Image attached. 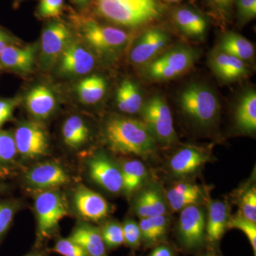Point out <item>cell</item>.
I'll return each mask as SVG.
<instances>
[{
  "mask_svg": "<svg viewBox=\"0 0 256 256\" xmlns=\"http://www.w3.org/2000/svg\"><path fill=\"white\" fill-rule=\"evenodd\" d=\"M72 40V31L64 22L55 18L47 23L42 36L40 64L42 68L53 66Z\"/></svg>",
  "mask_w": 256,
  "mask_h": 256,
  "instance_id": "obj_8",
  "label": "cell"
},
{
  "mask_svg": "<svg viewBox=\"0 0 256 256\" xmlns=\"http://www.w3.org/2000/svg\"><path fill=\"white\" fill-rule=\"evenodd\" d=\"M25 1V0H14V4L16 5V6H18L20 3L22 2Z\"/></svg>",
  "mask_w": 256,
  "mask_h": 256,
  "instance_id": "obj_49",
  "label": "cell"
},
{
  "mask_svg": "<svg viewBox=\"0 0 256 256\" xmlns=\"http://www.w3.org/2000/svg\"><path fill=\"white\" fill-rule=\"evenodd\" d=\"M74 202L77 212L86 220H101L108 214V204L105 198L85 186L77 188L74 193Z\"/></svg>",
  "mask_w": 256,
  "mask_h": 256,
  "instance_id": "obj_17",
  "label": "cell"
},
{
  "mask_svg": "<svg viewBox=\"0 0 256 256\" xmlns=\"http://www.w3.org/2000/svg\"><path fill=\"white\" fill-rule=\"evenodd\" d=\"M228 222V208L224 202H212L208 210L206 236L210 244H214L222 239Z\"/></svg>",
  "mask_w": 256,
  "mask_h": 256,
  "instance_id": "obj_22",
  "label": "cell"
},
{
  "mask_svg": "<svg viewBox=\"0 0 256 256\" xmlns=\"http://www.w3.org/2000/svg\"><path fill=\"white\" fill-rule=\"evenodd\" d=\"M73 20L86 43L104 56L118 54L129 42V34L122 28L99 23L82 15H76Z\"/></svg>",
  "mask_w": 256,
  "mask_h": 256,
  "instance_id": "obj_4",
  "label": "cell"
},
{
  "mask_svg": "<svg viewBox=\"0 0 256 256\" xmlns=\"http://www.w3.org/2000/svg\"><path fill=\"white\" fill-rule=\"evenodd\" d=\"M172 20L182 34L192 40H202L208 31V18L200 10L191 6L175 8L172 13Z\"/></svg>",
  "mask_w": 256,
  "mask_h": 256,
  "instance_id": "obj_14",
  "label": "cell"
},
{
  "mask_svg": "<svg viewBox=\"0 0 256 256\" xmlns=\"http://www.w3.org/2000/svg\"><path fill=\"white\" fill-rule=\"evenodd\" d=\"M124 242L132 248H136L142 240L139 224L132 220H128L122 225Z\"/></svg>",
  "mask_w": 256,
  "mask_h": 256,
  "instance_id": "obj_38",
  "label": "cell"
},
{
  "mask_svg": "<svg viewBox=\"0 0 256 256\" xmlns=\"http://www.w3.org/2000/svg\"><path fill=\"white\" fill-rule=\"evenodd\" d=\"M143 124L154 141L170 146L178 140L172 114L162 96L154 95L143 104L141 108Z\"/></svg>",
  "mask_w": 256,
  "mask_h": 256,
  "instance_id": "obj_7",
  "label": "cell"
},
{
  "mask_svg": "<svg viewBox=\"0 0 256 256\" xmlns=\"http://www.w3.org/2000/svg\"><path fill=\"white\" fill-rule=\"evenodd\" d=\"M37 220L36 247L52 238L56 232L60 220L68 215L65 198L55 190L42 191L35 198Z\"/></svg>",
  "mask_w": 256,
  "mask_h": 256,
  "instance_id": "obj_6",
  "label": "cell"
},
{
  "mask_svg": "<svg viewBox=\"0 0 256 256\" xmlns=\"http://www.w3.org/2000/svg\"><path fill=\"white\" fill-rule=\"evenodd\" d=\"M105 137L111 150L117 154L146 158L156 150V141L137 120L111 118L106 124Z\"/></svg>",
  "mask_w": 256,
  "mask_h": 256,
  "instance_id": "obj_2",
  "label": "cell"
},
{
  "mask_svg": "<svg viewBox=\"0 0 256 256\" xmlns=\"http://www.w3.org/2000/svg\"><path fill=\"white\" fill-rule=\"evenodd\" d=\"M150 256H174L172 250L169 247L160 246L156 248Z\"/></svg>",
  "mask_w": 256,
  "mask_h": 256,
  "instance_id": "obj_44",
  "label": "cell"
},
{
  "mask_svg": "<svg viewBox=\"0 0 256 256\" xmlns=\"http://www.w3.org/2000/svg\"><path fill=\"white\" fill-rule=\"evenodd\" d=\"M116 104L120 110L128 114H134L142 108V92L137 84L131 80H124L116 92Z\"/></svg>",
  "mask_w": 256,
  "mask_h": 256,
  "instance_id": "obj_23",
  "label": "cell"
},
{
  "mask_svg": "<svg viewBox=\"0 0 256 256\" xmlns=\"http://www.w3.org/2000/svg\"><path fill=\"white\" fill-rule=\"evenodd\" d=\"M65 0H41L36 14L41 18H58L63 13Z\"/></svg>",
  "mask_w": 256,
  "mask_h": 256,
  "instance_id": "obj_33",
  "label": "cell"
},
{
  "mask_svg": "<svg viewBox=\"0 0 256 256\" xmlns=\"http://www.w3.org/2000/svg\"><path fill=\"white\" fill-rule=\"evenodd\" d=\"M2 188V185L0 184V192H1Z\"/></svg>",
  "mask_w": 256,
  "mask_h": 256,
  "instance_id": "obj_51",
  "label": "cell"
},
{
  "mask_svg": "<svg viewBox=\"0 0 256 256\" xmlns=\"http://www.w3.org/2000/svg\"><path fill=\"white\" fill-rule=\"evenodd\" d=\"M25 256H46L43 252H30V254H28V255Z\"/></svg>",
  "mask_w": 256,
  "mask_h": 256,
  "instance_id": "obj_47",
  "label": "cell"
},
{
  "mask_svg": "<svg viewBox=\"0 0 256 256\" xmlns=\"http://www.w3.org/2000/svg\"><path fill=\"white\" fill-rule=\"evenodd\" d=\"M70 1L76 6L82 10L86 9L92 2V0H70Z\"/></svg>",
  "mask_w": 256,
  "mask_h": 256,
  "instance_id": "obj_45",
  "label": "cell"
},
{
  "mask_svg": "<svg viewBox=\"0 0 256 256\" xmlns=\"http://www.w3.org/2000/svg\"><path fill=\"white\" fill-rule=\"evenodd\" d=\"M52 250L62 256H88L78 244L70 238L58 239Z\"/></svg>",
  "mask_w": 256,
  "mask_h": 256,
  "instance_id": "obj_37",
  "label": "cell"
},
{
  "mask_svg": "<svg viewBox=\"0 0 256 256\" xmlns=\"http://www.w3.org/2000/svg\"><path fill=\"white\" fill-rule=\"evenodd\" d=\"M201 195V190L196 185L180 183L170 188L166 193V198L172 210H178L194 204Z\"/></svg>",
  "mask_w": 256,
  "mask_h": 256,
  "instance_id": "obj_27",
  "label": "cell"
},
{
  "mask_svg": "<svg viewBox=\"0 0 256 256\" xmlns=\"http://www.w3.org/2000/svg\"><path fill=\"white\" fill-rule=\"evenodd\" d=\"M25 178L30 186L41 192L54 190L70 182L65 170L53 162L42 163L35 166L26 173Z\"/></svg>",
  "mask_w": 256,
  "mask_h": 256,
  "instance_id": "obj_15",
  "label": "cell"
},
{
  "mask_svg": "<svg viewBox=\"0 0 256 256\" xmlns=\"http://www.w3.org/2000/svg\"><path fill=\"white\" fill-rule=\"evenodd\" d=\"M227 228H237L242 230L252 244L254 255L256 256V225L242 218L240 216L228 220Z\"/></svg>",
  "mask_w": 256,
  "mask_h": 256,
  "instance_id": "obj_36",
  "label": "cell"
},
{
  "mask_svg": "<svg viewBox=\"0 0 256 256\" xmlns=\"http://www.w3.org/2000/svg\"><path fill=\"white\" fill-rule=\"evenodd\" d=\"M142 240L148 244H156L164 236L168 220L165 215L143 218L139 224Z\"/></svg>",
  "mask_w": 256,
  "mask_h": 256,
  "instance_id": "obj_30",
  "label": "cell"
},
{
  "mask_svg": "<svg viewBox=\"0 0 256 256\" xmlns=\"http://www.w3.org/2000/svg\"><path fill=\"white\" fill-rule=\"evenodd\" d=\"M236 0H208L210 4L218 12L229 14L232 12Z\"/></svg>",
  "mask_w": 256,
  "mask_h": 256,
  "instance_id": "obj_42",
  "label": "cell"
},
{
  "mask_svg": "<svg viewBox=\"0 0 256 256\" xmlns=\"http://www.w3.org/2000/svg\"><path fill=\"white\" fill-rule=\"evenodd\" d=\"M68 238L78 244L88 256H108L100 230L90 224H78Z\"/></svg>",
  "mask_w": 256,
  "mask_h": 256,
  "instance_id": "obj_20",
  "label": "cell"
},
{
  "mask_svg": "<svg viewBox=\"0 0 256 256\" xmlns=\"http://www.w3.org/2000/svg\"><path fill=\"white\" fill-rule=\"evenodd\" d=\"M217 48L246 62L255 55V47L245 37L234 32H228L220 37Z\"/></svg>",
  "mask_w": 256,
  "mask_h": 256,
  "instance_id": "obj_24",
  "label": "cell"
},
{
  "mask_svg": "<svg viewBox=\"0 0 256 256\" xmlns=\"http://www.w3.org/2000/svg\"><path fill=\"white\" fill-rule=\"evenodd\" d=\"M14 138L16 150L23 158L35 159L47 154L48 141L46 130L38 122L20 124L15 130Z\"/></svg>",
  "mask_w": 256,
  "mask_h": 256,
  "instance_id": "obj_10",
  "label": "cell"
},
{
  "mask_svg": "<svg viewBox=\"0 0 256 256\" xmlns=\"http://www.w3.org/2000/svg\"><path fill=\"white\" fill-rule=\"evenodd\" d=\"M89 173L92 180L107 191L118 193L122 190L121 170L104 154H97L90 160Z\"/></svg>",
  "mask_w": 256,
  "mask_h": 256,
  "instance_id": "obj_16",
  "label": "cell"
},
{
  "mask_svg": "<svg viewBox=\"0 0 256 256\" xmlns=\"http://www.w3.org/2000/svg\"><path fill=\"white\" fill-rule=\"evenodd\" d=\"M164 1L166 2L178 3L184 1V0H164Z\"/></svg>",
  "mask_w": 256,
  "mask_h": 256,
  "instance_id": "obj_48",
  "label": "cell"
},
{
  "mask_svg": "<svg viewBox=\"0 0 256 256\" xmlns=\"http://www.w3.org/2000/svg\"><path fill=\"white\" fill-rule=\"evenodd\" d=\"M16 154L14 136L8 131L0 130V164L12 162Z\"/></svg>",
  "mask_w": 256,
  "mask_h": 256,
  "instance_id": "obj_34",
  "label": "cell"
},
{
  "mask_svg": "<svg viewBox=\"0 0 256 256\" xmlns=\"http://www.w3.org/2000/svg\"><path fill=\"white\" fill-rule=\"evenodd\" d=\"M239 22L245 24L256 16V0H236Z\"/></svg>",
  "mask_w": 256,
  "mask_h": 256,
  "instance_id": "obj_40",
  "label": "cell"
},
{
  "mask_svg": "<svg viewBox=\"0 0 256 256\" xmlns=\"http://www.w3.org/2000/svg\"><path fill=\"white\" fill-rule=\"evenodd\" d=\"M13 42H14V40L12 37L10 36L8 32L0 28V54L6 47L13 44Z\"/></svg>",
  "mask_w": 256,
  "mask_h": 256,
  "instance_id": "obj_43",
  "label": "cell"
},
{
  "mask_svg": "<svg viewBox=\"0 0 256 256\" xmlns=\"http://www.w3.org/2000/svg\"><path fill=\"white\" fill-rule=\"evenodd\" d=\"M136 210L141 218L165 215L166 206L162 197L154 190L143 192L136 203Z\"/></svg>",
  "mask_w": 256,
  "mask_h": 256,
  "instance_id": "obj_29",
  "label": "cell"
},
{
  "mask_svg": "<svg viewBox=\"0 0 256 256\" xmlns=\"http://www.w3.org/2000/svg\"><path fill=\"white\" fill-rule=\"evenodd\" d=\"M107 90L105 78L98 75L89 76L82 79L76 86L79 100L82 104L92 105L98 102L104 98Z\"/></svg>",
  "mask_w": 256,
  "mask_h": 256,
  "instance_id": "obj_26",
  "label": "cell"
},
{
  "mask_svg": "<svg viewBox=\"0 0 256 256\" xmlns=\"http://www.w3.org/2000/svg\"><path fill=\"white\" fill-rule=\"evenodd\" d=\"M26 108L35 118L45 120L53 114L56 106L54 92L46 86L34 87L26 96Z\"/></svg>",
  "mask_w": 256,
  "mask_h": 256,
  "instance_id": "obj_19",
  "label": "cell"
},
{
  "mask_svg": "<svg viewBox=\"0 0 256 256\" xmlns=\"http://www.w3.org/2000/svg\"><path fill=\"white\" fill-rule=\"evenodd\" d=\"M201 256H218L215 255V254H204V255H202Z\"/></svg>",
  "mask_w": 256,
  "mask_h": 256,
  "instance_id": "obj_50",
  "label": "cell"
},
{
  "mask_svg": "<svg viewBox=\"0 0 256 256\" xmlns=\"http://www.w3.org/2000/svg\"><path fill=\"white\" fill-rule=\"evenodd\" d=\"M237 127L248 133L256 130V92L255 90H248L242 94L238 101L236 111Z\"/></svg>",
  "mask_w": 256,
  "mask_h": 256,
  "instance_id": "obj_25",
  "label": "cell"
},
{
  "mask_svg": "<svg viewBox=\"0 0 256 256\" xmlns=\"http://www.w3.org/2000/svg\"><path fill=\"white\" fill-rule=\"evenodd\" d=\"M206 154L196 146H185L175 153L170 160V168L174 174H192L207 161Z\"/></svg>",
  "mask_w": 256,
  "mask_h": 256,
  "instance_id": "obj_21",
  "label": "cell"
},
{
  "mask_svg": "<svg viewBox=\"0 0 256 256\" xmlns=\"http://www.w3.org/2000/svg\"><path fill=\"white\" fill-rule=\"evenodd\" d=\"M200 58L196 48L180 44L164 50L146 65L142 76L150 82L173 80L190 72Z\"/></svg>",
  "mask_w": 256,
  "mask_h": 256,
  "instance_id": "obj_3",
  "label": "cell"
},
{
  "mask_svg": "<svg viewBox=\"0 0 256 256\" xmlns=\"http://www.w3.org/2000/svg\"><path fill=\"white\" fill-rule=\"evenodd\" d=\"M208 64L214 75L224 82H237L246 77L249 73L245 62L217 47L210 52Z\"/></svg>",
  "mask_w": 256,
  "mask_h": 256,
  "instance_id": "obj_13",
  "label": "cell"
},
{
  "mask_svg": "<svg viewBox=\"0 0 256 256\" xmlns=\"http://www.w3.org/2000/svg\"><path fill=\"white\" fill-rule=\"evenodd\" d=\"M18 102L16 100H0V127L11 118Z\"/></svg>",
  "mask_w": 256,
  "mask_h": 256,
  "instance_id": "obj_41",
  "label": "cell"
},
{
  "mask_svg": "<svg viewBox=\"0 0 256 256\" xmlns=\"http://www.w3.org/2000/svg\"><path fill=\"white\" fill-rule=\"evenodd\" d=\"M171 40L170 34L162 28L144 30L133 44L130 53L131 63L138 66L146 65L166 50Z\"/></svg>",
  "mask_w": 256,
  "mask_h": 256,
  "instance_id": "obj_9",
  "label": "cell"
},
{
  "mask_svg": "<svg viewBox=\"0 0 256 256\" xmlns=\"http://www.w3.org/2000/svg\"><path fill=\"white\" fill-rule=\"evenodd\" d=\"M178 104L184 114L202 127L214 124L220 114L218 96L202 82H192L184 88L178 96Z\"/></svg>",
  "mask_w": 256,
  "mask_h": 256,
  "instance_id": "obj_5",
  "label": "cell"
},
{
  "mask_svg": "<svg viewBox=\"0 0 256 256\" xmlns=\"http://www.w3.org/2000/svg\"><path fill=\"white\" fill-rule=\"evenodd\" d=\"M92 4L94 12L100 18L129 28L146 26L164 14L159 0H92Z\"/></svg>",
  "mask_w": 256,
  "mask_h": 256,
  "instance_id": "obj_1",
  "label": "cell"
},
{
  "mask_svg": "<svg viewBox=\"0 0 256 256\" xmlns=\"http://www.w3.org/2000/svg\"><path fill=\"white\" fill-rule=\"evenodd\" d=\"M240 216L256 223V190L252 188L247 190L242 196L240 204Z\"/></svg>",
  "mask_w": 256,
  "mask_h": 256,
  "instance_id": "obj_35",
  "label": "cell"
},
{
  "mask_svg": "<svg viewBox=\"0 0 256 256\" xmlns=\"http://www.w3.org/2000/svg\"><path fill=\"white\" fill-rule=\"evenodd\" d=\"M122 178V190L127 194L136 191L142 184L146 176L144 164L138 160L126 162L121 170Z\"/></svg>",
  "mask_w": 256,
  "mask_h": 256,
  "instance_id": "obj_31",
  "label": "cell"
},
{
  "mask_svg": "<svg viewBox=\"0 0 256 256\" xmlns=\"http://www.w3.org/2000/svg\"><path fill=\"white\" fill-rule=\"evenodd\" d=\"M60 73L68 76H77L90 73L95 66L94 54L86 47L74 41L69 43L60 57Z\"/></svg>",
  "mask_w": 256,
  "mask_h": 256,
  "instance_id": "obj_12",
  "label": "cell"
},
{
  "mask_svg": "<svg viewBox=\"0 0 256 256\" xmlns=\"http://www.w3.org/2000/svg\"><path fill=\"white\" fill-rule=\"evenodd\" d=\"M16 212V207L14 204L0 202V240L9 230Z\"/></svg>",
  "mask_w": 256,
  "mask_h": 256,
  "instance_id": "obj_39",
  "label": "cell"
},
{
  "mask_svg": "<svg viewBox=\"0 0 256 256\" xmlns=\"http://www.w3.org/2000/svg\"><path fill=\"white\" fill-rule=\"evenodd\" d=\"M62 136L67 146L76 150L86 142L89 137V129L82 118L74 116L64 122Z\"/></svg>",
  "mask_w": 256,
  "mask_h": 256,
  "instance_id": "obj_28",
  "label": "cell"
},
{
  "mask_svg": "<svg viewBox=\"0 0 256 256\" xmlns=\"http://www.w3.org/2000/svg\"><path fill=\"white\" fill-rule=\"evenodd\" d=\"M8 174V171L0 164V178H6Z\"/></svg>",
  "mask_w": 256,
  "mask_h": 256,
  "instance_id": "obj_46",
  "label": "cell"
},
{
  "mask_svg": "<svg viewBox=\"0 0 256 256\" xmlns=\"http://www.w3.org/2000/svg\"><path fill=\"white\" fill-rule=\"evenodd\" d=\"M35 52L36 47L33 45L22 47L10 45L0 54V66L18 73H28L33 68Z\"/></svg>",
  "mask_w": 256,
  "mask_h": 256,
  "instance_id": "obj_18",
  "label": "cell"
},
{
  "mask_svg": "<svg viewBox=\"0 0 256 256\" xmlns=\"http://www.w3.org/2000/svg\"><path fill=\"white\" fill-rule=\"evenodd\" d=\"M100 230L106 249L116 248L124 244L122 225L117 222H109Z\"/></svg>",
  "mask_w": 256,
  "mask_h": 256,
  "instance_id": "obj_32",
  "label": "cell"
},
{
  "mask_svg": "<svg viewBox=\"0 0 256 256\" xmlns=\"http://www.w3.org/2000/svg\"><path fill=\"white\" fill-rule=\"evenodd\" d=\"M178 230L180 242L186 248L201 246L206 236L204 214L202 208L192 204L182 210Z\"/></svg>",
  "mask_w": 256,
  "mask_h": 256,
  "instance_id": "obj_11",
  "label": "cell"
}]
</instances>
